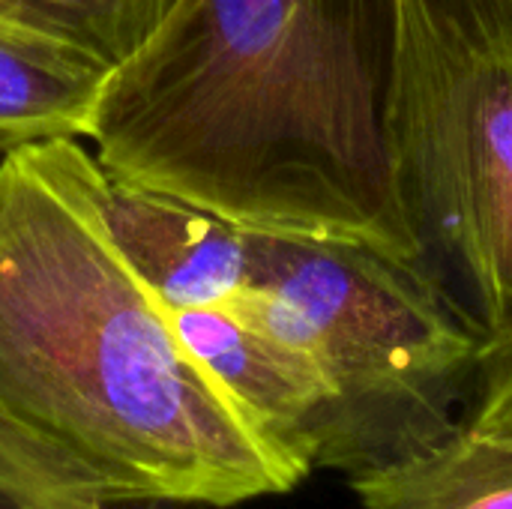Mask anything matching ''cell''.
<instances>
[{
	"label": "cell",
	"instance_id": "obj_1",
	"mask_svg": "<svg viewBox=\"0 0 512 509\" xmlns=\"http://www.w3.org/2000/svg\"><path fill=\"white\" fill-rule=\"evenodd\" d=\"M75 138L0 156V489L30 509H228L315 468L183 345Z\"/></svg>",
	"mask_w": 512,
	"mask_h": 509
},
{
	"label": "cell",
	"instance_id": "obj_2",
	"mask_svg": "<svg viewBox=\"0 0 512 509\" xmlns=\"http://www.w3.org/2000/svg\"><path fill=\"white\" fill-rule=\"evenodd\" d=\"M402 0H174L105 81L108 177L237 228L417 264L387 105Z\"/></svg>",
	"mask_w": 512,
	"mask_h": 509
},
{
	"label": "cell",
	"instance_id": "obj_3",
	"mask_svg": "<svg viewBox=\"0 0 512 509\" xmlns=\"http://www.w3.org/2000/svg\"><path fill=\"white\" fill-rule=\"evenodd\" d=\"M228 306L309 351L327 375L315 468L357 477L462 426L483 342L417 264L360 243L252 231V288Z\"/></svg>",
	"mask_w": 512,
	"mask_h": 509
},
{
	"label": "cell",
	"instance_id": "obj_4",
	"mask_svg": "<svg viewBox=\"0 0 512 509\" xmlns=\"http://www.w3.org/2000/svg\"><path fill=\"white\" fill-rule=\"evenodd\" d=\"M417 267L480 342L512 330V0H402L387 105Z\"/></svg>",
	"mask_w": 512,
	"mask_h": 509
},
{
	"label": "cell",
	"instance_id": "obj_5",
	"mask_svg": "<svg viewBox=\"0 0 512 509\" xmlns=\"http://www.w3.org/2000/svg\"><path fill=\"white\" fill-rule=\"evenodd\" d=\"M102 207L114 243L171 312L222 306L252 288V231L108 174Z\"/></svg>",
	"mask_w": 512,
	"mask_h": 509
},
{
	"label": "cell",
	"instance_id": "obj_6",
	"mask_svg": "<svg viewBox=\"0 0 512 509\" xmlns=\"http://www.w3.org/2000/svg\"><path fill=\"white\" fill-rule=\"evenodd\" d=\"M171 315L192 357L201 360L267 432L312 465V444L333 399L318 360L243 318L228 303Z\"/></svg>",
	"mask_w": 512,
	"mask_h": 509
},
{
	"label": "cell",
	"instance_id": "obj_7",
	"mask_svg": "<svg viewBox=\"0 0 512 509\" xmlns=\"http://www.w3.org/2000/svg\"><path fill=\"white\" fill-rule=\"evenodd\" d=\"M111 66L60 30L0 18V153L90 138Z\"/></svg>",
	"mask_w": 512,
	"mask_h": 509
},
{
	"label": "cell",
	"instance_id": "obj_8",
	"mask_svg": "<svg viewBox=\"0 0 512 509\" xmlns=\"http://www.w3.org/2000/svg\"><path fill=\"white\" fill-rule=\"evenodd\" d=\"M348 483L360 509H512V438L462 423L435 447Z\"/></svg>",
	"mask_w": 512,
	"mask_h": 509
},
{
	"label": "cell",
	"instance_id": "obj_9",
	"mask_svg": "<svg viewBox=\"0 0 512 509\" xmlns=\"http://www.w3.org/2000/svg\"><path fill=\"white\" fill-rule=\"evenodd\" d=\"M45 27L75 39L111 69L132 57L162 24L174 0H30Z\"/></svg>",
	"mask_w": 512,
	"mask_h": 509
},
{
	"label": "cell",
	"instance_id": "obj_10",
	"mask_svg": "<svg viewBox=\"0 0 512 509\" xmlns=\"http://www.w3.org/2000/svg\"><path fill=\"white\" fill-rule=\"evenodd\" d=\"M462 423L480 435L512 438V330L480 345Z\"/></svg>",
	"mask_w": 512,
	"mask_h": 509
},
{
	"label": "cell",
	"instance_id": "obj_11",
	"mask_svg": "<svg viewBox=\"0 0 512 509\" xmlns=\"http://www.w3.org/2000/svg\"><path fill=\"white\" fill-rule=\"evenodd\" d=\"M0 18H21V21H33V24H42L33 12V3L30 0H0ZM45 27V24H42ZM54 30V27H51Z\"/></svg>",
	"mask_w": 512,
	"mask_h": 509
},
{
	"label": "cell",
	"instance_id": "obj_12",
	"mask_svg": "<svg viewBox=\"0 0 512 509\" xmlns=\"http://www.w3.org/2000/svg\"><path fill=\"white\" fill-rule=\"evenodd\" d=\"M0 509H30V507H24L21 501H15L12 495H6V492L0 489ZM168 509H189V507H168Z\"/></svg>",
	"mask_w": 512,
	"mask_h": 509
}]
</instances>
